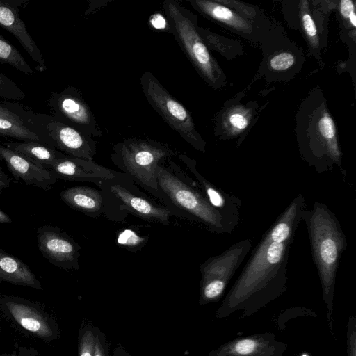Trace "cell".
Here are the masks:
<instances>
[{
	"mask_svg": "<svg viewBox=\"0 0 356 356\" xmlns=\"http://www.w3.org/2000/svg\"><path fill=\"white\" fill-rule=\"evenodd\" d=\"M28 3L26 0H0V26L17 39L35 63L36 70L44 72L47 65L43 56L19 15L20 8Z\"/></svg>",
	"mask_w": 356,
	"mask_h": 356,
	"instance_id": "13",
	"label": "cell"
},
{
	"mask_svg": "<svg viewBox=\"0 0 356 356\" xmlns=\"http://www.w3.org/2000/svg\"><path fill=\"white\" fill-rule=\"evenodd\" d=\"M0 157L16 180H22L27 186L49 191L58 179L53 172L40 166L19 153L0 145Z\"/></svg>",
	"mask_w": 356,
	"mask_h": 356,
	"instance_id": "15",
	"label": "cell"
},
{
	"mask_svg": "<svg viewBox=\"0 0 356 356\" xmlns=\"http://www.w3.org/2000/svg\"><path fill=\"white\" fill-rule=\"evenodd\" d=\"M38 113L30 111L17 103L6 100L0 102L1 118L30 126L46 135L38 124Z\"/></svg>",
	"mask_w": 356,
	"mask_h": 356,
	"instance_id": "23",
	"label": "cell"
},
{
	"mask_svg": "<svg viewBox=\"0 0 356 356\" xmlns=\"http://www.w3.org/2000/svg\"><path fill=\"white\" fill-rule=\"evenodd\" d=\"M27 286L40 289L41 284L30 268L19 258L0 247V282Z\"/></svg>",
	"mask_w": 356,
	"mask_h": 356,
	"instance_id": "18",
	"label": "cell"
},
{
	"mask_svg": "<svg viewBox=\"0 0 356 356\" xmlns=\"http://www.w3.org/2000/svg\"><path fill=\"white\" fill-rule=\"evenodd\" d=\"M106 184L111 193L126 210L145 220L165 225L169 224L171 213L168 209L156 206L147 199L136 195L117 181Z\"/></svg>",
	"mask_w": 356,
	"mask_h": 356,
	"instance_id": "16",
	"label": "cell"
},
{
	"mask_svg": "<svg viewBox=\"0 0 356 356\" xmlns=\"http://www.w3.org/2000/svg\"><path fill=\"white\" fill-rule=\"evenodd\" d=\"M252 245V240L245 238L202 264L200 270L202 275L200 282L201 305L217 302L221 298Z\"/></svg>",
	"mask_w": 356,
	"mask_h": 356,
	"instance_id": "7",
	"label": "cell"
},
{
	"mask_svg": "<svg viewBox=\"0 0 356 356\" xmlns=\"http://www.w3.org/2000/svg\"><path fill=\"white\" fill-rule=\"evenodd\" d=\"M0 63L7 64L25 75L34 74V71L18 49L0 34Z\"/></svg>",
	"mask_w": 356,
	"mask_h": 356,
	"instance_id": "24",
	"label": "cell"
},
{
	"mask_svg": "<svg viewBox=\"0 0 356 356\" xmlns=\"http://www.w3.org/2000/svg\"><path fill=\"white\" fill-rule=\"evenodd\" d=\"M7 306L14 318L25 329L42 337L51 334L49 327L32 308L23 304L9 301Z\"/></svg>",
	"mask_w": 356,
	"mask_h": 356,
	"instance_id": "21",
	"label": "cell"
},
{
	"mask_svg": "<svg viewBox=\"0 0 356 356\" xmlns=\"http://www.w3.org/2000/svg\"><path fill=\"white\" fill-rule=\"evenodd\" d=\"M38 248L52 265L65 270H78L79 245L58 227L42 225L36 229Z\"/></svg>",
	"mask_w": 356,
	"mask_h": 356,
	"instance_id": "10",
	"label": "cell"
},
{
	"mask_svg": "<svg viewBox=\"0 0 356 356\" xmlns=\"http://www.w3.org/2000/svg\"><path fill=\"white\" fill-rule=\"evenodd\" d=\"M306 200L299 193L266 231L216 310L218 318H247L286 291L289 252Z\"/></svg>",
	"mask_w": 356,
	"mask_h": 356,
	"instance_id": "1",
	"label": "cell"
},
{
	"mask_svg": "<svg viewBox=\"0 0 356 356\" xmlns=\"http://www.w3.org/2000/svg\"><path fill=\"white\" fill-rule=\"evenodd\" d=\"M97 330L93 327L83 330L79 341V356H94Z\"/></svg>",
	"mask_w": 356,
	"mask_h": 356,
	"instance_id": "29",
	"label": "cell"
},
{
	"mask_svg": "<svg viewBox=\"0 0 356 356\" xmlns=\"http://www.w3.org/2000/svg\"><path fill=\"white\" fill-rule=\"evenodd\" d=\"M191 6L202 15L222 22L241 32H250L252 26L243 17L216 1L188 0Z\"/></svg>",
	"mask_w": 356,
	"mask_h": 356,
	"instance_id": "19",
	"label": "cell"
},
{
	"mask_svg": "<svg viewBox=\"0 0 356 356\" xmlns=\"http://www.w3.org/2000/svg\"><path fill=\"white\" fill-rule=\"evenodd\" d=\"M140 86L147 101L168 126L195 149L205 152L206 143L196 130L190 112L152 72L142 75Z\"/></svg>",
	"mask_w": 356,
	"mask_h": 356,
	"instance_id": "6",
	"label": "cell"
},
{
	"mask_svg": "<svg viewBox=\"0 0 356 356\" xmlns=\"http://www.w3.org/2000/svg\"><path fill=\"white\" fill-rule=\"evenodd\" d=\"M316 313L311 309L304 307H293L282 311L274 319L275 323L277 325L279 330H283L285 327V323L294 318L301 316H313L316 317Z\"/></svg>",
	"mask_w": 356,
	"mask_h": 356,
	"instance_id": "28",
	"label": "cell"
},
{
	"mask_svg": "<svg viewBox=\"0 0 356 356\" xmlns=\"http://www.w3.org/2000/svg\"><path fill=\"white\" fill-rule=\"evenodd\" d=\"M179 158L196 179V183L210 204L220 213L232 232L240 221L241 200L222 191L203 177L197 170L196 161L183 154Z\"/></svg>",
	"mask_w": 356,
	"mask_h": 356,
	"instance_id": "12",
	"label": "cell"
},
{
	"mask_svg": "<svg viewBox=\"0 0 356 356\" xmlns=\"http://www.w3.org/2000/svg\"><path fill=\"white\" fill-rule=\"evenodd\" d=\"M170 168L160 165L156 170L159 189L176 207L192 220L216 234H230L220 213L210 204L196 182L183 175L179 166L168 159Z\"/></svg>",
	"mask_w": 356,
	"mask_h": 356,
	"instance_id": "3",
	"label": "cell"
},
{
	"mask_svg": "<svg viewBox=\"0 0 356 356\" xmlns=\"http://www.w3.org/2000/svg\"><path fill=\"white\" fill-rule=\"evenodd\" d=\"M296 356H302V355H301L300 354H299V355H296Z\"/></svg>",
	"mask_w": 356,
	"mask_h": 356,
	"instance_id": "39",
	"label": "cell"
},
{
	"mask_svg": "<svg viewBox=\"0 0 356 356\" xmlns=\"http://www.w3.org/2000/svg\"><path fill=\"white\" fill-rule=\"evenodd\" d=\"M347 356H356V317L350 315L346 325Z\"/></svg>",
	"mask_w": 356,
	"mask_h": 356,
	"instance_id": "31",
	"label": "cell"
},
{
	"mask_svg": "<svg viewBox=\"0 0 356 356\" xmlns=\"http://www.w3.org/2000/svg\"><path fill=\"white\" fill-rule=\"evenodd\" d=\"M51 115L93 137L102 136L95 117L77 88L68 86L60 92H54L48 99Z\"/></svg>",
	"mask_w": 356,
	"mask_h": 356,
	"instance_id": "8",
	"label": "cell"
},
{
	"mask_svg": "<svg viewBox=\"0 0 356 356\" xmlns=\"http://www.w3.org/2000/svg\"><path fill=\"white\" fill-rule=\"evenodd\" d=\"M1 145L19 153L30 161L49 170L55 162L66 155L45 144L34 141H7L1 143Z\"/></svg>",
	"mask_w": 356,
	"mask_h": 356,
	"instance_id": "20",
	"label": "cell"
},
{
	"mask_svg": "<svg viewBox=\"0 0 356 356\" xmlns=\"http://www.w3.org/2000/svg\"><path fill=\"white\" fill-rule=\"evenodd\" d=\"M220 3L223 4H229V6L232 8H234L236 10L242 12L243 14H245L248 17H254L255 12L248 6H245L240 2L235 1H217Z\"/></svg>",
	"mask_w": 356,
	"mask_h": 356,
	"instance_id": "35",
	"label": "cell"
},
{
	"mask_svg": "<svg viewBox=\"0 0 356 356\" xmlns=\"http://www.w3.org/2000/svg\"><path fill=\"white\" fill-rule=\"evenodd\" d=\"M287 344L272 332H260L233 339L207 356H284Z\"/></svg>",
	"mask_w": 356,
	"mask_h": 356,
	"instance_id": "11",
	"label": "cell"
},
{
	"mask_svg": "<svg viewBox=\"0 0 356 356\" xmlns=\"http://www.w3.org/2000/svg\"><path fill=\"white\" fill-rule=\"evenodd\" d=\"M295 61L296 58L292 54L281 52L270 58V65L275 71H283L292 67Z\"/></svg>",
	"mask_w": 356,
	"mask_h": 356,
	"instance_id": "32",
	"label": "cell"
},
{
	"mask_svg": "<svg viewBox=\"0 0 356 356\" xmlns=\"http://www.w3.org/2000/svg\"><path fill=\"white\" fill-rule=\"evenodd\" d=\"M150 23L152 26L158 29H165L167 26L168 29V23L166 18L160 14H156L152 16Z\"/></svg>",
	"mask_w": 356,
	"mask_h": 356,
	"instance_id": "36",
	"label": "cell"
},
{
	"mask_svg": "<svg viewBox=\"0 0 356 356\" xmlns=\"http://www.w3.org/2000/svg\"><path fill=\"white\" fill-rule=\"evenodd\" d=\"M61 200L72 209L91 216H98L104 209L101 193L87 186H75L60 191Z\"/></svg>",
	"mask_w": 356,
	"mask_h": 356,
	"instance_id": "17",
	"label": "cell"
},
{
	"mask_svg": "<svg viewBox=\"0 0 356 356\" xmlns=\"http://www.w3.org/2000/svg\"><path fill=\"white\" fill-rule=\"evenodd\" d=\"M146 241V239L138 236L131 229H126L121 232L118 237V243L129 250L132 248L136 250H137L138 248H140Z\"/></svg>",
	"mask_w": 356,
	"mask_h": 356,
	"instance_id": "30",
	"label": "cell"
},
{
	"mask_svg": "<svg viewBox=\"0 0 356 356\" xmlns=\"http://www.w3.org/2000/svg\"><path fill=\"white\" fill-rule=\"evenodd\" d=\"M12 219L4 211L0 209V223L7 224L11 223Z\"/></svg>",
	"mask_w": 356,
	"mask_h": 356,
	"instance_id": "38",
	"label": "cell"
},
{
	"mask_svg": "<svg viewBox=\"0 0 356 356\" xmlns=\"http://www.w3.org/2000/svg\"><path fill=\"white\" fill-rule=\"evenodd\" d=\"M59 180L91 181L95 184L118 181L124 175L107 168L93 161H88L65 155L58 159L50 169Z\"/></svg>",
	"mask_w": 356,
	"mask_h": 356,
	"instance_id": "14",
	"label": "cell"
},
{
	"mask_svg": "<svg viewBox=\"0 0 356 356\" xmlns=\"http://www.w3.org/2000/svg\"><path fill=\"white\" fill-rule=\"evenodd\" d=\"M24 97V91L17 83L0 71V98L6 101H19Z\"/></svg>",
	"mask_w": 356,
	"mask_h": 356,
	"instance_id": "27",
	"label": "cell"
},
{
	"mask_svg": "<svg viewBox=\"0 0 356 356\" xmlns=\"http://www.w3.org/2000/svg\"><path fill=\"white\" fill-rule=\"evenodd\" d=\"M163 10L168 31L197 72L211 86H220L224 75L197 30L196 15L175 0L165 1Z\"/></svg>",
	"mask_w": 356,
	"mask_h": 356,
	"instance_id": "5",
	"label": "cell"
},
{
	"mask_svg": "<svg viewBox=\"0 0 356 356\" xmlns=\"http://www.w3.org/2000/svg\"><path fill=\"white\" fill-rule=\"evenodd\" d=\"M0 136L22 141L41 143L55 149L51 140L46 135L40 133L35 129L24 124L1 118Z\"/></svg>",
	"mask_w": 356,
	"mask_h": 356,
	"instance_id": "22",
	"label": "cell"
},
{
	"mask_svg": "<svg viewBox=\"0 0 356 356\" xmlns=\"http://www.w3.org/2000/svg\"><path fill=\"white\" fill-rule=\"evenodd\" d=\"M339 8L343 17L348 20L353 28H355L356 15L354 2L351 0L341 1L339 3Z\"/></svg>",
	"mask_w": 356,
	"mask_h": 356,
	"instance_id": "33",
	"label": "cell"
},
{
	"mask_svg": "<svg viewBox=\"0 0 356 356\" xmlns=\"http://www.w3.org/2000/svg\"><path fill=\"white\" fill-rule=\"evenodd\" d=\"M1 160L0 157V161ZM11 184V179L3 171L0 165V195L3 193L7 188H8Z\"/></svg>",
	"mask_w": 356,
	"mask_h": 356,
	"instance_id": "37",
	"label": "cell"
},
{
	"mask_svg": "<svg viewBox=\"0 0 356 356\" xmlns=\"http://www.w3.org/2000/svg\"><path fill=\"white\" fill-rule=\"evenodd\" d=\"M301 219L307 229L312 258L320 279L329 331L334 336L336 276L341 255L347 248L346 236L334 213L323 203L316 202L311 209L305 208Z\"/></svg>",
	"mask_w": 356,
	"mask_h": 356,
	"instance_id": "2",
	"label": "cell"
},
{
	"mask_svg": "<svg viewBox=\"0 0 356 356\" xmlns=\"http://www.w3.org/2000/svg\"><path fill=\"white\" fill-rule=\"evenodd\" d=\"M39 120L56 149L70 156L93 161L97 145L93 136L51 115L39 113Z\"/></svg>",
	"mask_w": 356,
	"mask_h": 356,
	"instance_id": "9",
	"label": "cell"
},
{
	"mask_svg": "<svg viewBox=\"0 0 356 356\" xmlns=\"http://www.w3.org/2000/svg\"><path fill=\"white\" fill-rule=\"evenodd\" d=\"M250 115L249 111L243 108L236 107L231 110L224 118L223 124L229 128V132L237 134L242 132L250 123Z\"/></svg>",
	"mask_w": 356,
	"mask_h": 356,
	"instance_id": "25",
	"label": "cell"
},
{
	"mask_svg": "<svg viewBox=\"0 0 356 356\" xmlns=\"http://www.w3.org/2000/svg\"><path fill=\"white\" fill-rule=\"evenodd\" d=\"M300 7V13L302 28L311 45L316 49L319 44L318 31L315 22L310 15L307 1H301Z\"/></svg>",
	"mask_w": 356,
	"mask_h": 356,
	"instance_id": "26",
	"label": "cell"
},
{
	"mask_svg": "<svg viewBox=\"0 0 356 356\" xmlns=\"http://www.w3.org/2000/svg\"><path fill=\"white\" fill-rule=\"evenodd\" d=\"M113 163L132 180L154 196L161 198L156 170L178 152L168 145L145 138H129L113 146Z\"/></svg>",
	"mask_w": 356,
	"mask_h": 356,
	"instance_id": "4",
	"label": "cell"
},
{
	"mask_svg": "<svg viewBox=\"0 0 356 356\" xmlns=\"http://www.w3.org/2000/svg\"><path fill=\"white\" fill-rule=\"evenodd\" d=\"M94 356H109L105 337L98 330L96 334Z\"/></svg>",
	"mask_w": 356,
	"mask_h": 356,
	"instance_id": "34",
	"label": "cell"
}]
</instances>
